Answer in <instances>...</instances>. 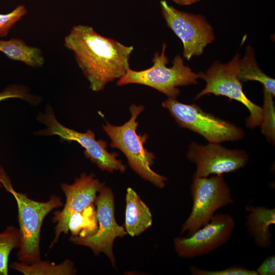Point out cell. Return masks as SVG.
<instances>
[{
	"label": "cell",
	"instance_id": "6da1fadb",
	"mask_svg": "<svg viewBox=\"0 0 275 275\" xmlns=\"http://www.w3.org/2000/svg\"><path fill=\"white\" fill-rule=\"evenodd\" d=\"M64 45L73 53L94 92L102 91L108 83L125 74L133 50L132 46H125L82 24L72 28L64 38Z\"/></svg>",
	"mask_w": 275,
	"mask_h": 275
},
{
	"label": "cell",
	"instance_id": "277c9868",
	"mask_svg": "<svg viewBox=\"0 0 275 275\" xmlns=\"http://www.w3.org/2000/svg\"><path fill=\"white\" fill-rule=\"evenodd\" d=\"M167 45L163 43L160 53L156 52L152 59L153 65L148 69L135 71L129 68L125 74L118 79L117 85L139 84L152 88L165 94L168 98L176 99L180 94L177 88L198 84V73H196L184 64L183 58L177 55L173 66L167 65L169 59L165 53Z\"/></svg>",
	"mask_w": 275,
	"mask_h": 275
},
{
	"label": "cell",
	"instance_id": "484cf974",
	"mask_svg": "<svg viewBox=\"0 0 275 275\" xmlns=\"http://www.w3.org/2000/svg\"><path fill=\"white\" fill-rule=\"evenodd\" d=\"M174 2L178 5L182 6H187L193 4L201 0H172Z\"/></svg>",
	"mask_w": 275,
	"mask_h": 275
},
{
	"label": "cell",
	"instance_id": "5bb4252c",
	"mask_svg": "<svg viewBox=\"0 0 275 275\" xmlns=\"http://www.w3.org/2000/svg\"><path fill=\"white\" fill-rule=\"evenodd\" d=\"M246 227L248 232L258 246L269 249L271 245L272 235L269 227L275 224V209L263 206L246 207Z\"/></svg>",
	"mask_w": 275,
	"mask_h": 275
},
{
	"label": "cell",
	"instance_id": "7a4b0ae2",
	"mask_svg": "<svg viewBox=\"0 0 275 275\" xmlns=\"http://www.w3.org/2000/svg\"><path fill=\"white\" fill-rule=\"evenodd\" d=\"M0 187L11 194L17 205L20 237V244L17 254L18 260L25 264L40 261V238L43 222L52 210L63 206L61 198L51 195L46 202L30 199L26 195L13 188L10 178L1 166Z\"/></svg>",
	"mask_w": 275,
	"mask_h": 275
},
{
	"label": "cell",
	"instance_id": "ba28073f",
	"mask_svg": "<svg viewBox=\"0 0 275 275\" xmlns=\"http://www.w3.org/2000/svg\"><path fill=\"white\" fill-rule=\"evenodd\" d=\"M193 205L180 233L188 236L208 223L219 209L234 203L231 191L223 175L193 178L190 186Z\"/></svg>",
	"mask_w": 275,
	"mask_h": 275
},
{
	"label": "cell",
	"instance_id": "d6986e66",
	"mask_svg": "<svg viewBox=\"0 0 275 275\" xmlns=\"http://www.w3.org/2000/svg\"><path fill=\"white\" fill-rule=\"evenodd\" d=\"M98 223L93 204L72 215L68 223L71 236L84 238L94 235L97 231Z\"/></svg>",
	"mask_w": 275,
	"mask_h": 275
},
{
	"label": "cell",
	"instance_id": "e0dca14e",
	"mask_svg": "<svg viewBox=\"0 0 275 275\" xmlns=\"http://www.w3.org/2000/svg\"><path fill=\"white\" fill-rule=\"evenodd\" d=\"M238 77L243 82L250 80L260 82L264 89L274 97L275 80L260 69L255 60L254 49L250 45L246 47L243 57L240 59Z\"/></svg>",
	"mask_w": 275,
	"mask_h": 275
},
{
	"label": "cell",
	"instance_id": "3957f363",
	"mask_svg": "<svg viewBox=\"0 0 275 275\" xmlns=\"http://www.w3.org/2000/svg\"><path fill=\"white\" fill-rule=\"evenodd\" d=\"M143 105L132 104L129 107V120L120 126H115L106 122L102 125L103 130L109 138L112 148L120 150L126 157L131 168L143 179L156 187L163 188L167 177L157 174L151 168L155 159L154 154L144 147L147 134H138L137 118L143 111Z\"/></svg>",
	"mask_w": 275,
	"mask_h": 275
},
{
	"label": "cell",
	"instance_id": "603a6c76",
	"mask_svg": "<svg viewBox=\"0 0 275 275\" xmlns=\"http://www.w3.org/2000/svg\"><path fill=\"white\" fill-rule=\"evenodd\" d=\"M27 13L26 7L20 5L8 13H0V38L7 37L14 25Z\"/></svg>",
	"mask_w": 275,
	"mask_h": 275
},
{
	"label": "cell",
	"instance_id": "8fae6325",
	"mask_svg": "<svg viewBox=\"0 0 275 275\" xmlns=\"http://www.w3.org/2000/svg\"><path fill=\"white\" fill-rule=\"evenodd\" d=\"M233 217L228 214H215L210 221L187 237H177L174 245L178 255L193 258L216 250L230 238L235 227Z\"/></svg>",
	"mask_w": 275,
	"mask_h": 275
},
{
	"label": "cell",
	"instance_id": "52a82bcc",
	"mask_svg": "<svg viewBox=\"0 0 275 275\" xmlns=\"http://www.w3.org/2000/svg\"><path fill=\"white\" fill-rule=\"evenodd\" d=\"M178 125L195 132L208 142L221 143L244 137L243 130L235 125L203 111L196 104H187L168 98L162 102Z\"/></svg>",
	"mask_w": 275,
	"mask_h": 275
},
{
	"label": "cell",
	"instance_id": "9a60e30c",
	"mask_svg": "<svg viewBox=\"0 0 275 275\" xmlns=\"http://www.w3.org/2000/svg\"><path fill=\"white\" fill-rule=\"evenodd\" d=\"M152 218L150 210L131 188L126 196L125 231L131 236H138L150 227Z\"/></svg>",
	"mask_w": 275,
	"mask_h": 275
},
{
	"label": "cell",
	"instance_id": "5b68a950",
	"mask_svg": "<svg viewBox=\"0 0 275 275\" xmlns=\"http://www.w3.org/2000/svg\"><path fill=\"white\" fill-rule=\"evenodd\" d=\"M240 56L237 53L228 63L222 64L214 61L205 72H200L199 77L205 81V87L195 97L197 100L208 94L223 96L242 103L250 112L246 119L248 127L253 128L260 126L263 115L262 108L251 101L242 90V86L238 77Z\"/></svg>",
	"mask_w": 275,
	"mask_h": 275
},
{
	"label": "cell",
	"instance_id": "2e32d148",
	"mask_svg": "<svg viewBox=\"0 0 275 275\" xmlns=\"http://www.w3.org/2000/svg\"><path fill=\"white\" fill-rule=\"evenodd\" d=\"M0 51L10 60L22 62L31 68H39L45 64L42 50L37 47L29 45L20 38L0 39Z\"/></svg>",
	"mask_w": 275,
	"mask_h": 275
},
{
	"label": "cell",
	"instance_id": "7c38bea8",
	"mask_svg": "<svg viewBox=\"0 0 275 275\" xmlns=\"http://www.w3.org/2000/svg\"><path fill=\"white\" fill-rule=\"evenodd\" d=\"M187 158L197 167L193 178L235 172L244 167L249 159L243 150L227 149L220 143L208 142L203 145L194 142L189 146Z\"/></svg>",
	"mask_w": 275,
	"mask_h": 275
},
{
	"label": "cell",
	"instance_id": "4fadbf2b",
	"mask_svg": "<svg viewBox=\"0 0 275 275\" xmlns=\"http://www.w3.org/2000/svg\"><path fill=\"white\" fill-rule=\"evenodd\" d=\"M104 186V183L95 178L93 173L82 174L76 178L71 184L62 183L61 188L66 197V202L62 210L54 212L52 222L57 223L54 227V238L50 249L58 241L62 233L69 232L68 223L72 215L94 204L97 194Z\"/></svg>",
	"mask_w": 275,
	"mask_h": 275
},
{
	"label": "cell",
	"instance_id": "8992f818",
	"mask_svg": "<svg viewBox=\"0 0 275 275\" xmlns=\"http://www.w3.org/2000/svg\"><path fill=\"white\" fill-rule=\"evenodd\" d=\"M37 120L46 128L36 131L35 135H55L63 141L76 142L84 149L85 156L102 171L109 172L118 171L121 173L125 171L126 166L117 158L118 155L107 150L106 141L96 140L94 132L90 129L86 132H80L65 127L57 119L50 105H46L44 112L38 113Z\"/></svg>",
	"mask_w": 275,
	"mask_h": 275
},
{
	"label": "cell",
	"instance_id": "d4e9b609",
	"mask_svg": "<svg viewBox=\"0 0 275 275\" xmlns=\"http://www.w3.org/2000/svg\"><path fill=\"white\" fill-rule=\"evenodd\" d=\"M258 275L275 274V256L267 257L256 270Z\"/></svg>",
	"mask_w": 275,
	"mask_h": 275
},
{
	"label": "cell",
	"instance_id": "cb8c5ba5",
	"mask_svg": "<svg viewBox=\"0 0 275 275\" xmlns=\"http://www.w3.org/2000/svg\"><path fill=\"white\" fill-rule=\"evenodd\" d=\"M190 270L194 275H258L256 270L236 266L217 270H207L191 266Z\"/></svg>",
	"mask_w": 275,
	"mask_h": 275
},
{
	"label": "cell",
	"instance_id": "7402d4cb",
	"mask_svg": "<svg viewBox=\"0 0 275 275\" xmlns=\"http://www.w3.org/2000/svg\"><path fill=\"white\" fill-rule=\"evenodd\" d=\"M10 98H19L35 105L41 101L40 97L32 94L26 86L21 84L9 85L0 92V103Z\"/></svg>",
	"mask_w": 275,
	"mask_h": 275
},
{
	"label": "cell",
	"instance_id": "44dd1931",
	"mask_svg": "<svg viewBox=\"0 0 275 275\" xmlns=\"http://www.w3.org/2000/svg\"><path fill=\"white\" fill-rule=\"evenodd\" d=\"M272 94L264 89L262 119L260 125L262 133L272 144L274 143V107Z\"/></svg>",
	"mask_w": 275,
	"mask_h": 275
},
{
	"label": "cell",
	"instance_id": "ffe728a7",
	"mask_svg": "<svg viewBox=\"0 0 275 275\" xmlns=\"http://www.w3.org/2000/svg\"><path fill=\"white\" fill-rule=\"evenodd\" d=\"M20 237L19 229L8 226L0 233V275L8 274V262L12 250L19 248Z\"/></svg>",
	"mask_w": 275,
	"mask_h": 275
},
{
	"label": "cell",
	"instance_id": "9c48e42d",
	"mask_svg": "<svg viewBox=\"0 0 275 275\" xmlns=\"http://www.w3.org/2000/svg\"><path fill=\"white\" fill-rule=\"evenodd\" d=\"M166 24L183 44V57L187 60L201 55L215 39L213 29L207 19L200 14L178 10L165 0L160 2Z\"/></svg>",
	"mask_w": 275,
	"mask_h": 275
},
{
	"label": "cell",
	"instance_id": "ac0fdd59",
	"mask_svg": "<svg viewBox=\"0 0 275 275\" xmlns=\"http://www.w3.org/2000/svg\"><path fill=\"white\" fill-rule=\"evenodd\" d=\"M10 268L24 275H72L76 273L73 262L67 259L57 264L49 261H41L32 264L13 262Z\"/></svg>",
	"mask_w": 275,
	"mask_h": 275
},
{
	"label": "cell",
	"instance_id": "30bf717a",
	"mask_svg": "<svg viewBox=\"0 0 275 275\" xmlns=\"http://www.w3.org/2000/svg\"><path fill=\"white\" fill-rule=\"evenodd\" d=\"M95 203L98 223L97 231L94 235L84 238L71 236L70 240L75 244L89 248L96 255L104 253L115 266L114 241L116 238L123 237L127 233L123 227L119 225L116 221L114 195L110 188L103 186Z\"/></svg>",
	"mask_w": 275,
	"mask_h": 275
}]
</instances>
